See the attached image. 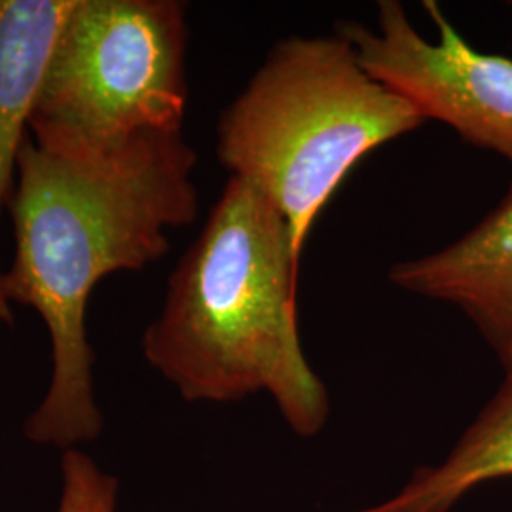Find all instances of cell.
<instances>
[{
  "mask_svg": "<svg viewBox=\"0 0 512 512\" xmlns=\"http://www.w3.org/2000/svg\"><path fill=\"white\" fill-rule=\"evenodd\" d=\"M196 164L183 129L97 152L44 147L29 133L8 202L14 256L2 289L46 325L52 378L25 439L67 452L103 433L86 323L93 291L109 275L162 260L169 232L196 220Z\"/></svg>",
  "mask_w": 512,
  "mask_h": 512,
  "instance_id": "cell-1",
  "label": "cell"
},
{
  "mask_svg": "<svg viewBox=\"0 0 512 512\" xmlns=\"http://www.w3.org/2000/svg\"><path fill=\"white\" fill-rule=\"evenodd\" d=\"M300 256L274 203L228 177L143 334L148 365L188 403L264 393L298 437L319 435L329 391L298 334Z\"/></svg>",
  "mask_w": 512,
  "mask_h": 512,
  "instance_id": "cell-2",
  "label": "cell"
},
{
  "mask_svg": "<svg viewBox=\"0 0 512 512\" xmlns=\"http://www.w3.org/2000/svg\"><path fill=\"white\" fill-rule=\"evenodd\" d=\"M423 122L366 73L336 31L287 37L222 110L217 156L230 177L274 203L302 255L313 222L349 171Z\"/></svg>",
  "mask_w": 512,
  "mask_h": 512,
  "instance_id": "cell-3",
  "label": "cell"
},
{
  "mask_svg": "<svg viewBox=\"0 0 512 512\" xmlns=\"http://www.w3.org/2000/svg\"><path fill=\"white\" fill-rule=\"evenodd\" d=\"M188 21L179 0H74L29 133L57 150H110L183 129Z\"/></svg>",
  "mask_w": 512,
  "mask_h": 512,
  "instance_id": "cell-4",
  "label": "cell"
},
{
  "mask_svg": "<svg viewBox=\"0 0 512 512\" xmlns=\"http://www.w3.org/2000/svg\"><path fill=\"white\" fill-rule=\"evenodd\" d=\"M437 29L427 40L399 0L376 4V27L338 21L332 31L348 40L366 73L401 95L423 120L454 129L471 147L512 164V59L475 50L444 16L439 2L423 0Z\"/></svg>",
  "mask_w": 512,
  "mask_h": 512,
  "instance_id": "cell-5",
  "label": "cell"
},
{
  "mask_svg": "<svg viewBox=\"0 0 512 512\" xmlns=\"http://www.w3.org/2000/svg\"><path fill=\"white\" fill-rule=\"evenodd\" d=\"M404 293L458 308L512 372V184L503 200L454 243L391 266Z\"/></svg>",
  "mask_w": 512,
  "mask_h": 512,
  "instance_id": "cell-6",
  "label": "cell"
},
{
  "mask_svg": "<svg viewBox=\"0 0 512 512\" xmlns=\"http://www.w3.org/2000/svg\"><path fill=\"white\" fill-rule=\"evenodd\" d=\"M73 6L74 0H0V217L14 190L42 78ZM14 321L0 270V323L12 327Z\"/></svg>",
  "mask_w": 512,
  "mask_h": 512,
  "instance_id": "cell-7",
  "label": "cell"
},
{
  "mask_svg": "<svg viewBox=\"0 0 512 512\" xmlns=\"http://www.w3.org/2000/svg\"><path fill=\"white\" fill-rule=\"evenodd\" d=\"M512 476V372L437 465H421L397 494L353 512H450L486 482Z\"/></svg>",
  "mask_w": 512,
  "mask_h": 512,
  "instance_id": "cell-8",
  "label": "cell"
},
{
  "mask_svg": "<svg viewBox=\"0 0 512 512\" xmlns=\"http://www.w3.org/2000/svg\"><path fill=\"white\" fill-rule=\"evenodd\" d=\"M118 480L88 454L73 448L61 458V492L55 512H116Z\"/></svg>",
  "mask_w": 512,
  "mask_h": 512,
  "instance_id": "cell-9",
  "label": "cell"
}]
</instances>
